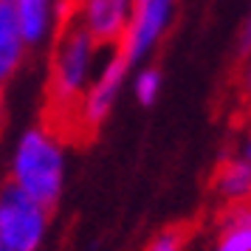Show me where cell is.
I'll return each instance as SVG.
<instances>
[{
	"instance_id": "1",
	"label": "cell",
	"mask_w": 251,
	"mask_h": 251,
	"mask_svg": "<svg viewBox=\"0 0 251 251\" xmlns=\"http://www.w3.org/2000/svg\"><path fill=\"white\" fill-rule=\"evenodd\" d=\"M99 51L102 46H96L88 31H82L71 20H59L54 51H51V82H48V102H51L48 125L59 133L65 127H74L76 104L96 74Z\"/></svg>"
},
{
	"instance_id": "2",
	"label": "cell",
	"mask_w": 251,
	"mask_h": 251,
	"mask_svg": "<svg viewBox=\"0 0 251 251\" xmlns=\"http://www.w3.org/2000/svg\"><path fill=\"white\" fill-rule=\"evenodd\" d=\"M12 186L46 209H54L65 189V141L48 125L28 127L12 152Z\"/></svg>"
},
{
	"instance_id": "3",
	"label": "cell",
	"mask_w": 251,
	"mask_h": 251,
	"mask_svg": "<svg viewBox=\"0 0 251 251\" xmlns=\"http://www.w3.org/2000/svg\"><path fill=\"white\" fill-rule=\"evenodd\" d=\"M51 209L6 183L0 189V240L12 251H37L48 234Z\"/></svg>"
},
{
	"instance_id": "4",
	"label": "cell",
	"mask_w": 251,
	"mask_h": 251,
	"mask_svg": "<svg viewBox=\"0 0 251 251\" xmlns=\"http://www.w3.org/2000/svg\"><path fill=\"white\" fill-rule=\"evenodd\" d=\"M175 6L178 0H133V12L127 20V28L119 40V57L127 65H141L144 59L158 48L164 34L170 31L175 20Z\"/></svg>"
},
{
	"instance_id": "5",
	"label": "cell",
	"mask_w": 251,
	"mask_h": 251,
	"mask_svg": "<svg viewBox=\"0 0 251 251\" xmlns=\"http://www.w3.org/2000/svg\"><path fill=\"white\" fill-rule=\"evenodd\" d=\"M127 74H130V65L119 57V51H113L110 57L104 59L102 68L93 74L88 91L82 93L79 104H76V113H74V130H79L82 136H88V133L99 130L107 122L110 110L116 107L119 96H122Z\"/></svg>"
},
{
	"instance_id": "6",
	"label": "cell",
	"mask_w": 251,
	"mask_h": 251,
	"mask_svg": "<svg viewBox=\"0 0 251 251\" xmlns=\"http://www.w3.org/2000/svg\"><path fill=\"white\" fill-rule=\"evenodd\" d=\"M130 12H133V0H62L59 3V20L76 23L102 48L119 46Z\"/></svg>"
},
{
	"instance_id": "7",
	"label": "cell",
	"mask_w": 251,
	"mask_h": 251,
	"mask_svg": "<svg viewBox=\"0 0 251 251\" xmlns=\"http://www.w3.org/2000/svg\"><path fill=\"white\" fill-rule=\"evenodd\" d=\"M25 48L46 46L59 28V0H9Z\"/></svg>"
},
{
	"instance_id": "8",
	"label": "cell",
	"mask_w": 251,
	"mask_h": 251,
	"mask_svg": "<svg viewBox=\"0 0 251 251\" xmlns=\"http://www.w3.org/2000/svg\"><path fill=\"white\" fill-rule=\"evenodd\" d=\"M215 192L223 203H249L251 192V158L249 144L237 147L234 152H226L215 172Z\"/></svg>"
},
{
	"instance_id": "9",
	"label": "cell",
	"mask_w": 251,
	"mask_h": 251,
	"mask_svg": "<svg viewBox=\"0 0 251 251\" xmlns=\"http://www.w3.org/2000/svg\"><path fill=\"white\" fill-rule=\"evenodd\" d=\"M25 54H28V48H25L23 37H20L12 3L0 0V85H6L17 71L23 68Z\"/></svg>"
},
{
	"instance_id": "10",
	"label": "cell",
	"mask_w": 251,
	"mask_h": 251,
	"mask_svg": "<svg viewBox=\"0 0 251 251\" xmlns=\"http://www.w3.org/2000/svg\"><path fill=\"white\" fill-rule=\"evenodd\" d=\"M212 251H251V212L249 203H228L220 215Z\"/></svg>"
},
{
	"instance_id": "11",
	"label": "cell",
	"mask_w": 251,
	"mask_h": 251,
	"mask_svg": "<svg viewBox=\"0 0 251 251\" xmlns=\"http://www.w3.org/2000/svg\"><path fill=\"white\" fill-rule=\"evenodd\" d=\"M161 88H164V76H161V71L155 65H144L133 76V93H136L138 104H144V107H150V104L158 99Z\"/></svg>"
},
{
	"instance_id": "12",
	"label": "cell",
	"mask_w": 251,
	"mask_h": 251,
	"mask_svg": "<svg viewBox=\"0 0 251 251\" xmlns=\"http://www.w3.org/2000/svg\"><path fill=\"white\" fill-rule=\"evenodd\" d=\"M189 243V228L186 226H167L147 243L144 251H183Z\"/></svg>"
},
{
	"instance_id": "13",
	"label": "cell",
	"mask_w": 251,
	"mask_h": 251,
	"mask_svg": "<svg viewBox=\"0 0 251 251\" xmlns=\"http://www.w3.org/2000/svg\"><path fill=\"white\" fill-rule=\"evenodd\" d=\"M0 113H3V85H0Z\"/></svg>"
},
{
	"instance_id": "14",
	"label": "cell",
	"mask_w": 251,
	"mask_h": 251,
	"mask_svg": "<svg viewBox=\"0 0 251 251\" xmlns=\"http://www.w3.org/2000/svg\"><path fill=\"white\" fill-rule=\"evenodd\" d=\"M0 251H12V249H9V246H6V243H3V240H0Z\"/></svg>"
},
{
	"instance_id": "15",
	"label": "cell",
	"mask_w": 251,
	"mask_h": 251,
	"mask_svg": "<svg viewBox=\"0 0 251 251\" xmlns=\"http://www.w3.org/2000/svg\"><path fill=\"white\" fill-rule=\"evenodd\" d=\"M6 3H9V0H6Z\"/></svg>"
}]
</instances>
